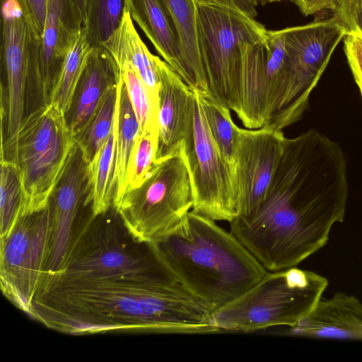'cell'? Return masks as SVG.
<instances>
[{
	"instance_id": "d6986e66",
	"label": "cell",
	"mask_w": 362,
	"mask_h": 362,
	"mask_svg": "<svg viewBox=\"0 0 362 362\" xmlns=\"http://www.w3.org/2000/svg\"><path fill=\"white\" fill-rule=\"evenodd\" d=\"M163 1L179 33L184 66L183 81L192 90L210 95L198 48L197 2L195 0Z\"/></svg>"
},
{
	"instance_id": "52a82bcc",
	"label": "cell",
	"mask_w": 362,
	"mask_h": 362,
	"mask_svg": "<svg viewBox=\"0 0 362 362\" xmlns=\"http://www.w3.org/2000/svg\"><path fill=\"white\" fill-rule=\"evenodd\" d=\"M75 142L65 114L54 105H44L25 115L13 160L22 175L23 214L47 206Z\"/></svg>"
},
{
	"instance_id": "ba28073f",
	"label": "cell",
	"mask_w": 362,
	"mask_h": 362,
	"mask_svg": "<svg viewBox=\"0 0 362 362\" xmlns=\"http://www.w3.org/2000/svg\"><path fill=\"white\" fill-rule=\"evenodd\" d=\"M180 152L191 181L192 211L214 221L235 218L233 177L210 134L198 91L193 90L192 116Z\"/></svg>"
},
{
	"instance_id": "2e32d148",
	"label": "cell",
	"mask_w": 362,
	"mask_h": 362,
	"mask_svg": "<svg viewBox=\"0 0 362 362\" xmlns=\"http://www.w3.org/2000/svg\"><path fill=\"white\" fill-rule=\"evenodd\" d=\"M290 334L303 337L362 340V303L354 296L336 293L320 298Z\"/></svg>"
},
{
	"instance_id": "7a4b0ae2",
	"label": "cell",
	"mask_w": 362,
	"mask_h": 362,
	"mask_svg": "<svg viewBox=\"0 0 362 362\" xmlns=\"http://www.w3.org/2000/svg\"><path fill=\"white\" fill-rule=\"evenodd\" d=\"M347 164L337 148L305 139L287 141L266 198L230 231L267 272L296 267L327 243L344 220Z\"/></svg>"
},
{
	"instance_id": "f1b7e54d",
	"label": "cell",
	"mask_w": 362,
	"mask_h": 362,
	"mask_svg": "<svg viewBox=\"0 0 362 362\" xmlns=\"http://www.w3.org/2000/svg\"><path fill=\"white\" fill-rule=\"evenodd\" d=\"M331 11L346 35L362 37V0H337Z\"/></svg>"
},
{
	"instance_id": "4316f807",
	"label": "cell",
	"mask_w": 362,
	"mask_h": 362,
	"mask_svg": "<svg viewBox=\"0 0 362 362\" xmlns=\"http://www.w3.org/2000/svg\"><path fill=\"white\" fill-rule=\"evenodd\" d=\"M117 65L141 131L158 128V109L155 105L147 87L128 64L121 63Z\"/></svg>"
},
{
	"instance_id": "8992f818",
	"label": "cell",
	"mask_w": 362,
	"mask_h": 362,
	"mask_svg": "<svg viewBox=\"0 0 362 362\" xmlns=\"http://www.w3.org/2000/svg\"><path fill=\"white\" fill-rule=\"evenodd\" d=\"M192 206L191 181L180 151L155 162L141 185L125 191L113 204L135 243L158 240L171 231Z\"/></svg>"
},
{
	"instance_id": "7c38bea8",
	"label": "cell",
	"mask_w": 362,
	"mask_h": 362,
	"mask_svg": "<svg viewBox=\"0 0 362 362\" xmlns=\"http://www.w3.org/2000/svg\"><path fill=\"white\" fill-rule=\"evenodd\" d=\"M89 163L76 141L49 199L51 236L44 271L56 269L69 247L82 206H92Z\"/></svg>"
},
{
	"instance_id": "ac0fdd59",
	"label": "cell",
	"mask_w": 362,
	"mask_h": 362,
	"mask_svg": "<svg viewBox=\"0 0 362 362\" xmlns=\"http://www.w3.org/2000/svg\"><path fill=\"white\" fill-rule=\"evenodd\" d=\"M101 46L109 51L117 64L130 66L147 87L158 109L160 71L166 62L149 51L126 8L119 28Z\"/></svg>"
},
{
	"instance_id": "4dcf8cb0",
	"label": "cell",
	"mask_w": 362,
	"mask_h": 362,
	"mask_svg": "<svg viewBox=\"0 0 362 362\" xmlns=\"http://www.w3.org/2000/svg\"><path fill=\"white\" fill-rule=\"evenodd\" d=\"M305 16H309L323 10H332L337 0H291Z\"/></svg>"
},
{
	"instance_id": "44dd1931",
	"label": "cell",
	"mask_w": 362,
	"mask_h": 362,
	"mask_svg": "<svg viewBox=\"0 0 362 362\" xmlns=\"http://www.w3.org/2000/svg\"><path fill=\"white\" fill-rule=\"evenodd\" d=\"M116 155V126L95 160L89 165L92 213L94 217L105 214L113 207L115 196V165Z\"/></svg>"
},
{
	"instance_id": "1f68e13d",
	"label": "cell",
	"mask_w": 362,
	"mask_h": 362,
	"mask_svg": "<svg viewBox=\"0 0 362 362\" xmlns=\"http://www.w3.org/2000/svg\"><path fill=\"white\" fill-rule=\"evenodd\" d=\"M31 9L37 25L43 31L45 21L47 13V0H26Z\"/></svg>"
},
{
	"instance_id": "d6a6232c",
	"label": "cell",
	"mask_w": 362,
	"mask_h": 362,
	"mask_svg": "<svg viewBox=\"0 0 362 362\" xmlns=\"http://www.w3.org/2000/svg\"><path fill=\"white\" fill-rule=\"evenodd\" d=\"M78 8L81 11L82 19L83 21V25H85L87 14H88V0H75Z\"/></svg>"
},
{
	"instance_id": "83f0119b",
	"label": "cell",
	"mask_w": 362,
	"mask_h": 362,
	"mask_svg": "<svg viewBox=\"0 0 362 362\" xmlns=\"http://www.w3.org/2000/svg\"><path fill=\"white\" fill-rule=\"evenodd\" d=\"M158 135V128L141 131L128 165L126 191L139 187L146 179L156 162Z\"/></svg>"
},
{
	"instance_id": "d4e9b609",
	"label": "cell",
	"mask_w": 362,
	"mask_h": 362,
	"mask_svg": "<svg viewBox=\"0 0 362 362\" xmlns=\"http://www.w3.org/2000/svg\"><path fill=\"white\" fill-rule=\"evenodd\" d=\"M200 99L210 134L233 177L236 124L232 119L230 110L209 95L200 93Z\"/></svg>"
},
{
	"instance_id": "8fae6325",
	"label": "cell",
	"mask_w": 362,
	"mask_h": 362,
	"mask_svg": "<svg viewBox=\"0 0 362 362\" xmlns=\"http://www.w3.org/2000/svg\"><path fill=\"white\" fill-rule=\"evenodd\" d=\"M42 35L26 0H1L2 81L14 90L28 85V98L40 103Z\"/></svg>"
},
{
	"instance_id": "7402d4cb",
	"label": "cell",
	"mask_w": 362,
	"mask_h": 362,
	"mask_svg": "<svg viewBox=\"0 0 362 362\" xmlns=\"http://www.w3.org/2000/svg\"><path fill=\"white\" fill-rule=\"evenodd\" d=\"M93 46L83 26L68 52L52 90L49 103L65 115L69 110L75 90Z\"/></svg>"
},
{
	"instance_id": "836d02e7",
	"label": "cell",
	"mask_w": 362,
	"mask_h": 362,
	"mask_svg": "<svg viewBox=\"0 0 362 362\" xmlns=\"http://www.w3.org/2000/svg\"><path fill=\"white\" fill-rule=\"evenodd\" d=\"M257 3H260L262 4H271L274 2H279L283 0H255Z\"/></svg>"
},
{
	"instance_id": "f546056e",
	"label": "cell",
	"mask_w": 362,
	"mask_h": 362,
	"mask_svg": "<svg viewBox=\"0 0 362 362\" xmlns=\"http://www.w3.org/2000/svg\"><path fill=\"white\" fill-rule=\"evenodd\" d=\"M343 40L344 53L362 98V37L347 35Z\"/></svg>"
},
{
	"instance_id": "484cf974",
	"label": "cell",
	"mask_w": 362,
	"mask_h": 362,
	"mask_svg": "<svg viewBox=\"0 0 362 362\" xmlns=\"http://www.w3.org/2000/svg\"><path fill=\"white\" fill-rule=\"evenodd\" d=\"M125 8V0H88L84 27L93 47L101 46L119 28Z\"/></svg>"
},
{
	"instance_id": "603a6c76",
	"label": "cell",
	"mask_w": 362,
	"mask_h": 362,
	"mask_svg": "<svg viewBox=\"0 0 362 362\" xmlns=\"http://www.w3.org/2000/svg\"><path fill=\"white\" fill-rule=\"evenodd\" d=\"M117 94L118 84L105 93L86 129L75 139L89 165L95 160L113 129Z\"/></svg>"
},
{
	"instance_id": "9a60e30c",
	"label": "cell",
	"mask_w": 362,
	"mask_h": 362,
	"mask_svg": "<svg viewBox=\"0 0 362 362\" xmlns=\"http://www.w3.org/2000/svg\"><path fill=\"white\" fill-rule=\"evenodd\" d=\"M118 65L107 49L93 47L66 112L67 124L74 139L86 129L105 93L119 83Z\"/></svg>"
},
{
	"instance_id": "5b68a950",
	"label": "cell",
	"mask_w": 362,
	"mask_h": 362,
	"mask_svg": "<svg viewBox=\"0 0 362 362\" xmlns=\"http://www.w3.org/2000/svg\"><path fill=\"white\" fill-rule=\"evenodd\" d=\"M196 16L198 48L210 96L237 115L245 48L267 29L253 17L218 5L197 2Z\"/></svg>"
},
{
	"instance_id": "e575fe53",
	"label": "cell",
	"mask_w": 362,
	"mask_h": 362,
	"mask_svg": "<svg viewBox=\"0 0 362 362\" xmlns=\"http://www.w3.org/2000/svg\"></svg>"
},
{
	"instance_id": "3957f363",
	"label": "cell",
	"mask_w": 362,
	"mask_h": 362,
	"mask_svg": "<svg viewBox=\"0 0 362 362\" xmlns=\"http://www.w3.org/2000/svg\"><path fill=\"white\" fill-rule=\"evenodd\" d=\"M151 244L184 290L213 313L245 294L267 273L231 231L192 210Z\"/></svg>"
},
{
	"instance_id": "4fadbf2b",
	"label": "cell",
	"mask_w": 362,
	"mask_h": 362,
	"mask_svg": "<svg viewBox=\"0 0 362 362\" xmlns=\"http://www.w3.org/2000/svg\"><path fill=\"white\" fill-rule=\"evenodd\" d=\"M75 0H47L40 62V99L49 104L66 57L83 27Z\"/></svg>"
},
{
	"instance_id": "6da1fadb",
	"label": "cell",
	"mask_w": 362,
	"mask_h": 362,
	"mask_svg": "<svg viewBox=\"0 0 362 362\" xmlns=\"http://www.w3.org/2000/svg\"><path fill=\"white\" fill-rule=\"evenodd\" d=\"M81 237L56 269L42 273L32 317L69 334L218 332L214 313L183 289L151 243L132 252Z\"/></svg>"
},
{
	"instance_id": "ffe728a7",
	"label": "cell",
	"mask_w": 362,
	"mask_h": 362,
	"mask_svg": "<svg viewBox=\"0 0 362 362\" xmlns=\"http://www.w3.org/2000/svg\"><path fill=\"white\" fill-rule=\"evenodd\" d=\"M116 126V155L115 165V196L113 204L126 191L127 173L134 147L141 128L120 75L115 117Z\"/></svg>"
},
{
	"instance_id": "5bb4252c",
	"label": "cell",
	"mask_w": 362,
	"mask_h": 362,
	"mask_svg": "<svg viewBox=\"0 0 362 362\" xmlns=\"http://www.w3.org/2000/svg\"><path fill=\"white\" fill-rule=\"evenodd\" d=\"M156 162L180 151L192 116L193 90L166 62L160 71Z\"/></svg>"
},
{
	"instance_id": "9c48e42d",
	"label": "cell",
	"mask_w": 362,
	"mask_h": 362,
	"mask_svg": "<svg viewBox=\"0 0 362 362\" xmlns=\"http://www.w3.org/2000/svg\"><path fill=\"white\" fill-rule=\"evenodd\" d=\"M283 32L293 70L291 88L277 117L278 124L285 129L302 118L312 92L346 33L332 17L286 28Z\"/></svg>"
},
{
	"instance_id": "cb8c5ba5",
	"label": "cell",
	"mask_w": 362,
	"mask_h": 362,
	"mask_svg": "<svg viewBox=\"0 0 362 362\" xmlns=\"http://www.w3.org/2000/svg\"><path fill=\"white\" fill-rule=\"evenodd\" d=\"M1 238L7 236L24 209V191L21 169L16 163L0 161Z\"/></svg>"
},
{
	"instance_id": "e0dca14e",
	"label": "cell",
	"mask_w": 362,
	"mask_h": 362,
	"mask_svg": "<svg viewBox=\"0 0 362 362\" xmlns=\"http://www.w3.org/2000/svg\"><path fill=\"white\" fill-rule=\"evenodd\" d=\"M125 8L156 52L183 80L184 66L179 33L163 0H125Z\"/></svg>"
},
{
	"instance_id": "30bf717a",
	"label": "cell",
	"mask_w": 362,
	"mask_h": 362,
	"mask_svg": "<svg viewBox=\"0 0 362 362\" xmlns=\"http://www.w3.org/2000/svg\"><path fill=\"white\" fill-rule=\"evenodd\" d=\"M283 131L269 125L257 129L235 125L233 180L238 216L255 213L264 201L284 146Z\"/></svg>"
},
{
	"instance_id": "277c9868",
	"label": "cell",
	"mask_w": 362,
	"mask_h": 362,
	"mask_svg": "<svg viewBox=\"0 0 362 362\" xmlns=\"http://www.w3.org/2000/svg\"><path fill=\"white\" fill-rule=\"evenodd\" d=\"M327 285L324 276L296 267L267 272L245 294L214 312V323L218 332L291 327L313 310Z\"/></svg>"
}]
</instances>
